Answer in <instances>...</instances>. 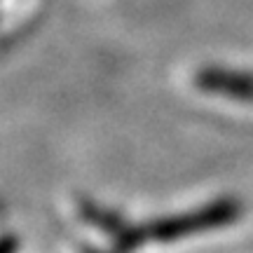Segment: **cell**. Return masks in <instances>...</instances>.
<instances>
[{
  "label": "cell",
  "mask_w": 253,
  "mask_h": 253,
  "mask_svg": "<svg viewBox=\"0 0 253 253\" xmlns=\"http://www.w3.org/2000/svg\"><path fill=\"white\" fill-rule=\"evenodd\" d=\"M195 87L211 96H223L239 103H253V73L230 66H202L195 73Z\"/></svg>",
  "instance_id": "6da1fadb"
}]
</instances>
